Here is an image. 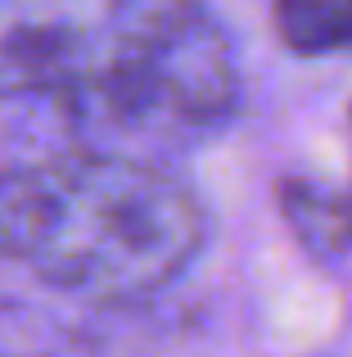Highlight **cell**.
Wrapping results in <instances>:
<instances>
[{
  "label": "cell",
  "instance_id": "cell-1",
  "mask_svg": "<svg viewBox=\"0 0 352 357\" xmlns=\"http://www.w3.org/2000/svg\"><path fill=\"white\" fill-rule=\"evenodd\" d=\"M203 244V208L141 154L68 149L0 176V253L86 298H145Z\"/></svg>",
  "mask_w": 352,
  "mask_h": 357
},
{
  "label": "cell",
  "instance_id": "cell-2",
  "mask_svg": "<svg viewBox=\"0 0 352 357\" xmlns=\"http://www.w3.org/2000/svg\"><path fill=\"white\" fill-rule=\"evenodd\" d=\"M90 136L190 140L235 105V59L217 18L194 5H154L113 68L68 100Z\"/></svg>",
  "mask_w": 352,
  "mask_h": 357
},
{
  "label": "cell",
  "instance_id": "cell-3",
  "mask_svg": "<svg viewBox=\"0 0 352 357\" xmlns=\"http://www.w3.org/2000/svg\"><path fill=\"white\" fill-rule=\"evenodd\" d=\"M150 0H0V100L95 86L141 32Z\"/></svg>",
  "mask_w": 352,
  "mask_h": 357
},
{
  "label": "cell",
  "instance_id": "cell-4",
  "mask_svg": "<svg viewBox=\"0 0 352 357\" xmlns=\"http://www.w3.org/2000/svg\"><path fill=\"white\" fill-rule=\"evenodd\" d=\"M289 227L307 249L317 253H339L352 240V199L326 185H307V181H289L280 190Z\"/></svg>",
  "mask_w": 352,
  "mask_h": 357
},
{
  "label": "cell",
  "instance_id": "cell-5",
  "mask_svg": "<svg viewBox=\"0 0 352 357\" xmlns=\"http://www.w3.org/2000/svg\"><path fill=\"white\" fill-rule=\"evenodd\" d=\"M348 199H352V195H348Z\"/></svg>",
  "mask_w": 352,
  "mask_h": 357
}]
</instances>
